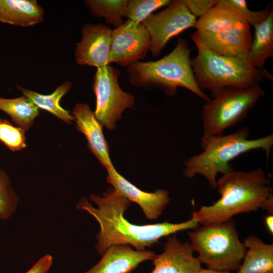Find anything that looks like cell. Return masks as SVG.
I'll use <instances>...</instances> for the list:
<instances>
[{
  "label": "cell",
  "mask_w": 273,
  "mask_h": 273,
  "mask_svg": "<svg viewBox=\"0 0 273 273\" xmlns=\"http://www.w3.org/2000/svg\"><path fill=\"white\" fill-rule=\"evenodd\" d=\"M89 200L97 207L93 206L86 198H82L76 207L78 210L87 212L99 224L95 249L101 255L109 247L119 245H128L136 250L144 251L164 237L186 230H194L199 225L192 217L177 223L165 221L144 225L133 224L124 216L130 202L113 188L102 193V197L92 194Z\"/></svg>",
  "instance_id": "cell-1"
},
{
  "label": "cell",
  "mask_w": 273,
  "mask_h": 273,
  "mask_svg": "<svg viewBox=\"0 0 273 273\" xmlns=\"http://www.w3.org/2000/svg\"><path fill=\"white\" fill-rule=\"evenodd\" d=\"M216 189L220 198L191 214L202 225L221 223L236 214L257 210L272 194L269 178L261 167L226 172L217 181Z\"/></svg>",
  "instance_id": "cell-2"
},
{
  "label": "cell",
  "mask_w": 273,
  "mask_h": 273,
  "mask_svg": "<svg viewBox=\"0 0 273 273\" xmlns=\"http://www.w3.org/2000/svg\"><path fill=\"white\" fill-rule=\"evenodd\" d=\"M246 127L229 134L211 136L201 140L202 152L189 157L184 163V174L192 178L203 176L213 189L216 188L218 173L224 174L234 169L230 162L242 154L261 149L268 159L273 146V134L249 139Z\"/></svg>",
  "instance_id": "cell-3"
},
{
  "label": "cell",
  "mask_w": 273,
  "mask_h": 273,
  "mask_svg": "<svg viewBox=\"0 0 273 273\" xmlns=\"http://www.w3.org/2000/svg\"><path fill=\"white\" fill-rule=\"evenodd\" d=\"M192 39L197 49V56L191 60L196 83L202 92L210 90L211 97L226 87L254 86L259 85L264 77L272 80V75L266 69L252 66L248 52L235 56H223L198 40Z\"/></svg>",
  "instance_id": "cell-4"
},
{
  "label": "cell",
  "mask_w": 273,
  "mask_h": 273,
  "mask_svg": "<svg viewBox=\"0 0 273 273\" xmlns=\"http://www.w3.org/2000/svg\"><path fill=\"white\" fill-rule=\"evenodd\" d=\"M188 41L179 38L174 49L157 61H138L128 67L131 83L146 88H157L172 97L183 87L207 101L209 97L198 86L190 59Z\"/></svg>",
  "instance_id": "cell-5"
},
{
  "label": "cell",
  "mask_w": 273,
  "mask_h": 273,
  "mask_svg": "<svg viewBox=\"0 0 273 273\" xmlns=\"http://www.w3.org/2000/svg\"><path fill=\"white\" fill-rule=\"evenodd\" d=\"M189 236L194 251L207 268L229 271L239 269L246 248L239 238L232 218L198 226Z\"/></svg>",
  "instance_id": "cell-6"
},
{
  "label": "cell",
  "mask_w": 273,
  "mask_h": 273,
  "mask_svg": "<svg viewBox=\"0 0 273 273\" xmlns=\"http://www.w3.org/2000/svg\"><path fill=\"white\" fill-rule=\"evenodd\" d=\"M265 93L259 85L249 87H226L206 101L201 117V140L222 134L246 117L248 111Z\"/></svg>",
  "instance_id": "cell-7"
},
{
  "label": "cell",
  "mask_w": 273,
  "mask_h": 273,
  "mask_svg": "<svg viewBox=\"0 0 273 273\" xmlns=\"http://www.w3.org/2000/svg\"><path fill=\"white\" fill-rule=\"evenodd\" d=\"M119 70L109 65L97 68L93 88L96 96L94 113L103 126L114 130L123 111L132 107L134 96L124 92L118 83Z\"/></svg>",
  "instance_id": "cell-8"
},
{
  "label": "cell",
  "mask_w": 273,
  "mask_h": 273,
  "mask_svg": "<svg viewBox=\"0 0 273 273\" xmlns=\"http://www.w3.org/2000/svg\"><path fill=\"white\" fill-rule=\"evenodd\" d=\"M196 20L183 0L171 1L166 9L150 15L142 24L150 37L152 56H158L170 38L194 27Z\"/></svg>",
  "instance_id": "cell-9"
},
{
  "label": "cell",
  "mask_w": 273,
  "mask_h": 273,
  "mask_svg": "<svg viewBox=\"0 0 273 273\" xmlns=\"http://www.w3.org/2000/svg\"><path fill=\"white\" fill-rule=\"evenodd\" d=\"M150 43L149 34L143 25L127 20L112 30L109 64L131 66L146 57Z\"/></svg>",
  "instance_id": "cell-10"
},
{
  "label": "cell",
  "mask_w": 273,
  "mask_h": 273,
  "mask_svg": "<svg viewBox=\"0 0 273 273\" xmlns=\"http://www.w3.org/2000/svg\"><path fill=\"white\" fill-rule=\"evenodd\" d=\"M112 30L102 23L86 24L77 44L75 58L77 64L97 68L109 65Z\"/></svg>",
  "instance_id": "cell-11"
},
{
  "label": "cell",
  "mask_w": 273,
  "mask_h": 273,
  "mask_svg": "<svg viewBox=\"0 0 273 273\" xmlns=\"http://www.w3.org/2000/svg\"><path fill=\"white\" fill-rule=\"evenodd\" d=\"M107 171V181L119 194L139 205L148 219H156L170 201L169 193L166 190L144 192L118 173L114 167Z\"/></svg>",
  "instance_id": "cell-12"
},
{
  "label": "cell",
  "mask_w": 273,
  "mask_h": 273,
  "mask_svg": "<svg viewBox=\"0 0 273 273\" xmlns=\"http://www.w3.org/2000/svg\"><path fill=\"white\" fill-rule=\"evenodd\" d=\"M194 252L190 242L182 243L175 235H170L163 252L152 260L154 267L150 273H197L202 263Z\"/></svg>",
  "instance_id": "cell-13"
},
{
  "label": "cell",
  "mask_w": 273,
  "mask_h": 273,
  "mask_svg": "<svg viewBox=\"0 0 273 273\" xmlns=\"http://www.w3.org/2000/svg\"><path fill=\"white\" fill-rule=\"evenodd\" d=\"M72 115L76 129L85 135L92 153L106 170L114 167L110 157L109 145L103 132V126L89 106L85 103H77Z\"/></svg>",
  "instance_id": "cell-14"
},
{
  "label": "cell",
  "mask_w": 273,
  "mask_h": 273,
  "mask_svg": "<svg viewBox=\"0 0 273 273\" xmlns=\"http://www.w3.org/2000/svg\"><path fill=\"white\" fill-rule=\"evenodd\" d=\"M190 37L214 53L228 57L248 53L252 41L250 28H233L213 32L197 30Z\"/></svg>",
  "instance_id": "cell-15"
},
{
  "label": "cell",
  "mask_w": 273,
  "mask_h": 273,
  "mask_svg": "<svg viewBox=\"0 0 273 273\" xmlns=\"http://www.w3.org/2000/svg\"><path fill=\"white\" fill-rule=\"evenodd\" d=\"M152 251H138L128 245H114L102 255L100 260L83 273H132L143 262L152 260Z\"/></svg>",
  "instance_id": "cell-16"
},
{
  "label": "cell",
  "mask_w": 273,
  "mask_h": 273,
  "mask_svg": "<svg viewBox=\"0 0 273 273\" xmlns=\"http://www.w3.org/2000/svg\"><path fill=\"white\" fill-rule=\"evenodd\" d=\"M44 10L36 0H0V22L30 27L43 19Z\"/></svg>",
  "instance_id": "cell-17"
},
{
  "label": "cell",
  "mask_w": 273,
  "mask_h": 273,
  "mask_svg": "<svg viewBox=\"0 0 273 273\" xmlns=\"http://www.w3.org/2000/svg\"><path fill=\"white\" fill-rule=\"evenodd\" d=\"M243 243L248 250L237 273H273V245L253 235Z\"/></svg>",
  "instance_id": "cell-18"
},
{
  "label": "cell",
  "mask_w": 273,
  "mask_h": 273,
  "mask_svg": "<svg viewBox=\"0 0 273 273\" xmlns=\"http://www.w3.org/2000/svg\"><path fill=\"white\" fill-rule=\"evenodd\" d=\"M194 27L197 31L213 32L250 26L235 11L216 4L196 20Z\"/></svg>",
  "instance_id": "cell-19"
},
{
  "label": "cell",
  "mask_w": 273,
  "mask_h": 273,
  "mask_svg": "<svg viewBox=\"0 0 273 273\" xmlns=\"http://www.w3.org/2000/svg\"><path fill=\"white\" fill-rule=\"evenodd\" d=\"M17 87L23 96L28 98L39 109L47 111L67 124H71L75 121L70 112L62 108L60 104L62 98L72 87V82L70 81H66L62 83L50 95L40 94L19 85H17Z\"/></svg>",
  "instance_id": "cell-20"
},
{
  "label": "cell",
  "mask_w": 273,
  "mask_h": 273,
  "mask_svg": "<svg viewBox=\"0 0 273 273\" xmlns=\"http://www.w3.org/2000/svg\"><path fill=\"white\" fill-rule=\"evenodd\" d=\"M254 37L248 53L253 67L261 69L265 61L273 57V11L261 23L254 27Z\"/></svg>",
  "instance_id": "cell-21"
},
{
  "label": "cell",
  "mask_w": 273,
  "mask_h": 273,
  "mask_svg": "<svg viewBox=\"0 0 273 273\" xmlns=\"http://www.w3.org/2000/svg\"><path fill=\"white\" fill-rule=\"evenodd\" d=\"M0 110L7 114L13 122L25 130L33 125L39 108L24 96L7 99L0 97Z\"/></svg>",
  "instance_id": "cell-22"
},
{
  "label": "cell",
  "mask_w": 273,
  "mask_h": 273,
  "mask_svg": "<svg viewBox=\"0 0 273 273\" xmlns=\"http://www.w3.org/2000/svg\"><path fill=\"white\" fill-rule=\"evenodd\" d=\"M127 0H87L86 7L93 16L103 18L105 22L116 28L123 23L124 11Z\"/></svg>",
  "instance_id": "cell-23"
},
{
  "label": "cell",
  "mask_w": 273,
  "mask_h": 273,
  "mask_svg": "<svg viewBox=\"0 0 273 273\" xmlns=\"http://www.w3.org/2000/svg\"><path fill=\"white\" fill-rule=\"evenodd\" d=\"M19 197L7 172L0 167V220H7L16 212Z\"/></svg>",
  "instance_id": "cell-24"
},
{
  "label": "cell",
  "mask_w": 273,
  "mask_h": 273,
  "mask_svg": "<svg viewBox=\"0 0 273 273\" xmlns=\"http://www.w3.org/2000/svg\"><path fill=\"white\" fill-rule=\"evenodd\" d=\"M170 0H127L123 17L137 23H142L155 10L168 6Z\"/></svg>",
  "instance_id": "cell-25"
},
{
  "label": "cell",
  "mask_w": 273,
  "mask_h": 273,
  "mask_svg": "<svg viewBox=\"0 0 273 273\" xmlns=\"http://www.w3.org/2000/svg\"><path fill=\"white\" fill-rule=\"evenodd\" d=\"M217 5L233 9L238 13L249 24L254 27L262 22L271 11V3L260 11L250 10L245 0H218Z\"/></svg>",
  "instance_id": "cell-26"
},
{
  "label": "cell",
  "mask_w": 273,
  "mask_h": 273,
  "mask_svg": "<svg viewBox=\"0 0 273 273\" xmlns=\"http://www.w3.org/2000/svg\"><path fill=\"white\" fill-rule=\"evenodd\" d=\"M25 131L0 117V141L10 150L17 151L26 147Z\"/></svg>",
  "instance_id": "cell-27"
},
{
  "label": "cell",
  "mask_w": 273,
  "mask_h": 273,
  "mask_svg": "<svg viewBox=\"0 0 273 273\" xmlns=\"http://www.w3.org/2000/svg\"><path fill=\"white\" fill-rule=\"evenodd\" d=\"M183 2L192 15L200 18L215 6L218 0H183Z\"/></svg>",
  "instance_id": "cell-28"
},
{
  "label": "cell",
  "mask_w": 273,
  "mask_h": 273,
  "mask_svg": "<svg viewBox=\"0 0 273 273\" xmlns=\"http://www.w3.org/2000/svg\"><path fill=\"white\" fill-rule=\"evenodd\" d=\"M52 263V256L49 254L45 255L25 273H47Z\"/></svg>",
  "instance_id": "cell-29"
},
{
  "label": "cell",
  "mask_w": 273,
  "mask_h": 273,
  "mask_svg": "<svg viewBox=\"0 0 273 273\" xmlns=\"http://www.w3.org/2000/svg\"><path fill=\"white\" fill-rule=\"evenodd\" d=\"M261 209L267 210L269 213H273V196L271 194L263 203Z\"/></svg>",
  "instance_id": "cell-30"
},
{
  "label": "cell",
  "mask_w": 273,
  "mask_h": 273,
  "mask_svg": "<svg viewBox=\"0 0 273 273\" xmlns=\"http://www.w3.org/2000/svg\"><path fill=\"white\" fill-rule=\"evenodd\" d=\"M265 225L271 235L273 234V215L271 213H269L264 218Z\"/></svg>",
  "instance_id": "cell-31"
},
{
  "label": "cell",
  "mask_w": 273,
  "mask_h": 273,
  "mask_svg": "<svg viewBox=\"0 0 273 273\" xmlns=\"http://www.w3.org/2000/svg\"><path fill=\"white\" fill-rule=\"evenodd\" d=\"M197 273H231L229 271H221L212 269L210 268H203L202 267L198 271Z\"/></svg>",
  "instance_id": "cell-32"
}]
</instances>
